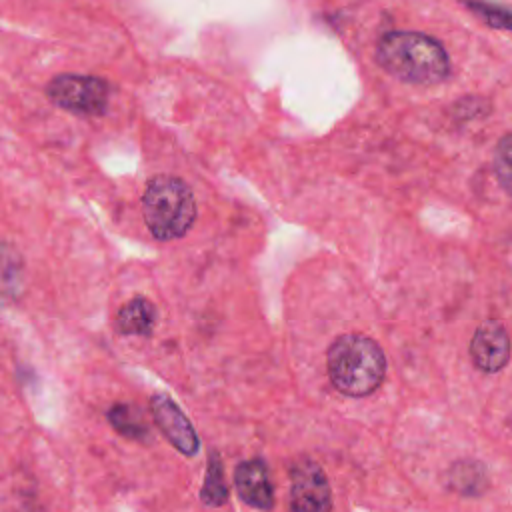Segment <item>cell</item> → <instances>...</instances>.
Here are the masks:
<instances>
[{
  "label": "cell",
  "mask_w": 512,
  "mask_h": 512,
  "mask_svg": "<svg viewBox=\"0 0 512 512\" xmlns=\"http://www.w3.org/2000/svg\"><path fill=\"white\" fill-rule=\"evenodd\" d=\"M378 64L394 78L410 84H438L450 74L444 46L422 32L392 30L376 44Z\"/></svg>",
  "instance_id": "1"
},
{
  "label": "cell",
  "mask_w": 512,
  "mask_h": 512,
  "mask_svg": "<svg viewBox=\"0 0 512 512\" xmlns=\"http://www.w3.org/2000/svg\"><path fill=\"white\" fill-rule=\"evenodd\" d=\"M326 368L338 392L360 398L372 394L384 382L386 356L372 338L350 332L330 344Z\"/></svg>",
  "instance_id": "2"
},
{
  "label": "cell",
  "mask_w": 512,
  "mask_h": 512,
  "mask_svg": "<svg viewBox=\"0 0 512 512\" xmlns=\"http://www.w3.org/2000/svg\"><path fill=\"white\" fill-rule=\"evenodd\" d=\"M142 212L154 238L174 240L192 228L196 200L182 178L162 174L148 180L142 194Z\"/></svg>",
  "instance_id": "3"
},
{
  "label": "cell",
  "mask_w": 512,
  "mask_h": 512,
  "mask_svg": "<svg viewBox=\"0 0 512 512\" xmlns=\"http://www.w3.org/2000/svg\"><path fill=\"white\" fill-rule=\"evenodd\" d=\"M46 96L58 106L80 116H100L108 108L110 88L104 78L84 74H58L46 86Z\"/></svg>",
  "instance_id": "4"
},
{
  "label": "cell",
  "mask_w": 512,
  "mask_h": 512,
  "mask_svg": "<svg viewBox=\"0 0 512 512\" xmlns=\"http://www.w3.org/2000/svg\"><path fill=\"white\" fill-rule=\"evenodd\" d=\"M290 510L330 512L332 490L320 464L312 458H296L290 466Z\"/></svg>",
  "instance_id": "5"
},
{
  "label": "cell",
  "mask_w": 512,
  "mask_h": 512,
  "mask_svg": "<svg viewBox=\"0 0 512 512\" xmlns=\"http://www.w3.org/2000/svg\"><path fill=\"white\" fill-rule=\"evenodd\" d=\"M150 410L154 416V422L158 424L160 432L168 438L172 446H176L182 454L192 456L200 448V440L184 416V412L174 404V400L166 394H154L150 398Z\"/></svg>",
  "instance_id": "6"
},
{
  "label": "cell",
  "mask_w": 512,
  "mask_h": 512,
  "mask_svg": "<svg viewBox=\"0 0 512 512\" xmlns=\"http://www.w3.org/2000/svg\"><path fill=\"white\" fill-rule=\"evenodd\" d=\"M470 358L486 374L502 370L510 358V338L502 324L488 320L480 324L470 340Z\"/></svg>",
  "instance_id": "7"
},
{
  "label": "cell",
  "mask_w": 512,
  "mask_h": 512,
  "mask_svg": "<svg viewBox=\"0 0 512 512\" xmlns=\"http://www.w3.org/2000/svg\"><path fill=\"white\" fill-rule=\"evenodd\" d=\"M234 484L238 496L248 506L258 510H270L274 506V486L264 460L252 458L240 462L234 472Z\"/></svg>",
  "instance_id": "8"
},
{
  "label": "cell",
  "mask_w": 512,
  "mask_h": 512,
  "mask_svg": "<svg viewBox=\"0 0 512 512\" xmlns=\"http://www.w3.org/2000/svg\"><path fill=\"white\" fill-rule=\"evenodd\" d=\"M154 324H156V308L152 306V302H148L142 296H136L130 302H126L116 316V328L122 334L144 336L152 332Z\"/></svg>",
  "instance_id": "9"
},
{
  "label": "cell",
  "mask_w": 512,
  "mask_h": 512,
  "mask_svg": "<svg viewBox=\"0 0 512 512\" xmlns=\"http://www.w3.org/2000/svg\"><path fill=\"white\" fill-rule=\"evenodd\" d=\"M450 488L464 496H478L488 486L486 470L476 460H460L448 472Z\"/></svg>",
  "instance_id": "10"
},
{
  "label": "cell",
  "mask_w": 512,
  "mask_h": 512,
  "mask_svg": "<svg viewBox=\"0 0 512 512\" xmlns=\"http://www.w3.org/2000/svg\"><path fill=\"white\" fill-rule=\"evenodd\" d=\"M108 420L116 432L132 440L148 438V424L142 412L132 404H116L108 410Z\"/></svg>",
  "instance_id": "11"
},
{
  "label": "cell",
  "mask_w": 512,
  "mask_h": 512,
  "mask_svg": "<svg viewBox=\"0 0 512 512\" xmlns=\"http://www.w3.org/2000/svg\"><path fill=\"white\" fill-rule=\"evenodd\" d=\"M228 498V488L222 476V462L218 458L216 452H212V456L208 458L206 464V476H204V484H202V500L210 506H222L224 500Z\"/></svg>",
  "instance_id": "12"
},
{
  "label": "cell",
  "mask_w": 512,
  "mask_h": 512,
  "mask_svg": "<svg viewBox=\"0 0 512 512\" xmlns=\"http://www.w3.org/2000/svg\"><path fill=\"white\" fill-rule=\"evenodd\" d=\"M464 4L470 12H474L478 18H482L492 28L512 30V10L492 4V2H484V0H464Z\"/></svg>",
  "instance_id": "13"
},
{
  "label": "cell",
  "mask_w": 512,
  "mask_h": 512,
  "mask_svg": "<svg viewBox=\"0 0 512 512\" xmlns=\"http://www.w3.org/2000/svg\"><path fill=\"white\" fill-rule=\"evenodd\" d=\"M494 174L500 186L512 194V134L500 138L494 150Z\"/></svg>",
  "instance_id": "14"
}]
</instances>
